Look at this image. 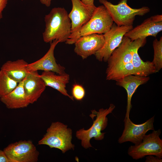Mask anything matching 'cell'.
<instances>
[{"label": "cell", "instance_id": "cell-12", "mask_svg": "<svg viewBox=\"0 0 162 162\" xmlns=\"http://www.w3.org/2000/svg\"><path fill=\"white\" fill-rule=\"evenodd\" d=\"M162 30V15L152 16L127 32L124 36L132 41L139 38H146L149 36L156 37Z\"/></svg>", "mask_w": 162, "mask_h": 162}, {"label": "cell", "instance_id": "cell-25", "mask_svg": "<svg viewBox=\"0 0 162 162\" xmlns=\"http://www.w3.org/2000/svg\"><path fill=\"white\" fill-rule=\"evenodd\" d=\"M8 0H0V20L2 18V12L6 7Z\"/></svg>", "mask_w": 162, "mask_h": 162}, {"label": "cell", "instance_id": "cell-1", "mask_svg": "<svg viewBox=\"0 0 162 162\" xmlns=\"http://www.w3.org/2000/svg\"><path fill=\"white\" fill-rule=\"evenodd\" d=\"M68 14L64 8L55 7L45 15V28L42 34L44 41L50 43L54 40L65 42L71 34V24Z\"/></svg>", "mask_w": 162, "mask_h": 162}, {"label": "cell", "instance_id": "cell-17", "mask_svg": "<svg viewBox=\"0 0 162 162\" xmlns=\"http://www.w3.org/2000/svg\"><path fill=\"white\" fill-rule=\"evenodd\" d=\"M40 75L46 86L52 88L74 100L73 97L68 94L66 89V85L70 80L69 74L65 73L57 74L52 71H44Z\"/></svg>", "mask_w": 162, "mask_h": 162}, {"label": "cell", "instance_id": "cell-3", "mask_svg": "<svg viewBox=\"0 0 162 162\" xmlns=\"http://www.w3.org/2000/svg\"><path fill=\"white\" fill-rule=\"evenodd\" d=\"M115 106L112 104H110L108 108L100 109L98 111L95 110H91L92 114L90 116H96L93 120L92 125L89 129L85 130L84 128L77 130L76 136L77 138L81 141L82 146L85 149L92 147L90 140L92 138L95 140H100L104 139L105 133H102L108 124L107 116L112 112L115 109Z\"/></svg>", "mask_w": 162, "mask_h": 162}, {"label": "cell", "instance_id": "cell-4", "mask_svg": "<svg viewBox=\"0 0 162 162\" xmlns=\"http://www.w3.org/2000/svg\"><path fill=\"white\" fill-rule=\"evenodd\" d=\"M114 22L108 10L103 5L96 7L90 20L71 39L65 43L74 44L80 37L92 34H104L111 28Z\"/></svg>", "mask_w": 162, "mask_h": 162}, {"label": "cell", "instance_id": "cell-15", "mask_svg": "<svg viewBox=\"0 0 162 162\" xmlns=\"http://www.w3.org/2000/svg\"><path fill=\"white\" fill-rule=\"evenodd\" d=\"M46 86L38 71L29 72L25 78L23 88L25 95L30 104H33L38 100Z\"/></svg>", "mask_w": 162, "mask_h": 162}, {"label": "cell", "instance_id": "cell-28", "mask_svg": "<svg viewBox=\"0 0 162 162\" xmlns=\"http://www.w3.org/2000/svg\"><path fill=\"white\" fill-rule=\"evenodd\" d=\"M52 0H40V2L42 4L47 7L50 6Z\"/></svg>", "mask_w": 162, "mask_h": 162}, {"label": "cell", "instance_id": "cell-14", "mask_svg": "<svg viewBox=\"0 0 162 162\" xmlns=\"http://www.w3.org/2000/svg\"><path fill=\"white\" fill-rule=\"evenodd\" d=\"M59 43V41L56 40L51 42L48 50L42 57L35 62L28 64L27 69L28 71L42 70L52 71L58 74L65 73V68L56 62L54 55L55 47Z\"/></svg>", "mask_w": 162, "mask_h": 162}, {"label": "cell", "instance_id": "cell-23", "mask_svg": "<svg viewBox=\"0 0 162 162\" xmlns=\"http://www.w3.org/2000/svg\"><path fill=\"white\" fill-rule=\"evenodd\" d=\"M72 93L73 98L78 100H81L84 98L85 91L83 87L78 84H75L73 86Z\"/></svg>", "mask_w": 162, "mask_h": 162}, {"label": "cell", "instance_id": "cell-13", "mask_svg": "<svg viewBox=\"0 0 162 162\" xmlns=\"http://www.w3.org/2000/svg\"><path fill=\"white\" fill-rule=\"evenodd\" d=\"M105 43L103 34H92L80 37L75 43L74 51L83 59L94 55Z\"/></svg>", "mask_w": 162, "mask_h": 162}, {"label": "cell", "instance_id": "cell-18", "mask_svg": "<svg viewBox=\"0 0 162 162\" xmlns=\"http://www.w3.org/2000/svg\"><path fill=\"white\" fill-rule=\"evenodd\" d=\"M25 78L19 82L16 88L11 92L0 98L1 101L8 109L24 108L30 104L25 95L23 88Z\"/></svg>", "mask_w": 162, "mask_h": 162}, {"label": "cell", "instance_id": "cell-26", "mask_svg": "<svg viewBox=\"0 0 162 162\" xmlns=\"http://www.w3.org/2000/svg\"><path fill=\"white\" fill-rule=\"evenodd\" d=\"M0 162H12L6 155L4 151L0 150Z\"/></svg>", "mask_w": 162, "mask_h": 162}, {"label": "cell", "instance_id": "cell-24", "mask_svg": "<svg viewBox=\"0 0 162 162\" xmlns=\"http://www.w3.org/2000/svg\"><path fill=\"white\" fill-rule=\"evenodd\" d=\"M146 162H162V158L150 155L147 156L146 157Z\"/></svg>", "mask_w": 162, "mask_h": 162}, {"label": "cell", "instance_id": "cell-7", "mask_svg": "<svg viewBox=\"0 0 162 162\" xmlns=\"http://www.w3.org/2000/svg\"><path fill=\"white\" fill-rule=\"evenodd\" d=\"M161 133V130L159 129L146 134L140 143L129 147L128 154L135 160L150 155L162 158V140L159 137Z\"/></svg>", "mask_w": 162, "mask_h": 162}, {"label": "cell", "instance_id": "cell-6", "mask_svg": "<svg viewBox=\"0 0 162 162\" xmlns=\"http://www.w3.org/2000/svg\"><path fill=\"white\" fill-rule=\"evenodd\" d=\"M146 38H139L132 41L124 36L120 45L112 52L108 59L106 75L128 63L132 62L135 48L140 44H145Z\"/></svg>", "mask_w": 162, "mask_h": 162}, {"label": "cell", "instance_id": "cell-8", "mask_svg": "<svg viewBox=\"0 0 162 162\" xmlns=\"http://www.w3.org/2000/svg\"><path fill=\"white\" fill-rule=\"evenodd\" d=\"M133 28L132 25L119 26L114 22L110 29L103 34L104 44L94 55L96 59L107 62L112 52L121 43L125 34Z\"/></svg>", "mask_w": 162, "mask_h": 162}, {"label": "cell", "instance_id": "cell-20", "mask_svg": "<svg viewBox=\"0 0 162 162\" xmlns=\"http://www.w3.org/2000/svg\"><path fill=\"white\" fill-rule=\"evenodd\" d=\"M144 45L143 44H140L135 48L132 62L139 76H146L157 72L152 62L150 61H143L138 53V50L139 48L143 46Z\"/></svg>", "mask_w": 162, "mask_h": 162}, {"label": "cell", "instance_id": "cell-19", "mask_svg": "<svg viewBox=\"0 0 162 162\" xmlns=\"http://www.w3.org/2000/svg\"><path fill=\"white\" fill-rule=\"evenodd\" d=\"M28 63L23 59L16 61H8L4 63L1 68L12 79L18 83L28 75L30 72L27 69Z\"/></svg>", "mask_w": 162, "mask_h": 162}, {"label": "cell", "instance_id": "cell-10", "mask_svg": "<svg viewBox=\"0 0 162 162\" xmlns=\"http://www.w3.org/2000/svg\"><path fill=\"white\" fill-rule=\"evenodd\" d=\"M154 116L140 124L133 123L129 118H124V128L118 142L122 143L130 142L135 145H138L142 141L146 133L149 130H154Z\"/></svg>", "mask_w": 162, "mask_h": 162}, {"label": "cell", "instance_id": "cell-5", "mask_svg": "<svg viewBox=\"0 0 162 162\" xmlns=\"http://www.w3.org/2000/svg\"><path fill=\"white\" fill-rule=\"evenodd\" d=\"M99 1L106 8L114 22L119 26L132 25L136 16H143L150 11L146 6L139 8H131L128 5L127 0H121L116 4L107 0Z\"/></svg>", "mask_w": 162, "mask_h": 162}, {"label": "cell", "instance_id": "cell-21", "mask_svg": "<svg viewBox=\"0 0 162 162\" xmlns=\"http://www.w3.org/2000/svg\"><path fill=\"white\" fill-rule=\"evenodd\" d=\"M18 82L10 78L4 70H0V98L11 92Z\"/></svg>", "mask_w": 162, "mask_h": 162}, {"label": "cell", "instance_id": "cell-11", "mask_svg": "<svg viewBox=\"0 0 162 162\" xmlns=\"http://www.w3.org/2000/svg\"><path fill=\"white\" fill-rule=\"evenodd\" d=\"M71 1L72 8L68 15L71 22V34L68 40L72 39L90 20L96 7L87 6L80 0Z\"/></svg>", "mask_w": 162, "mask_h": 162}, {"label": "cell", "instance_id": "cell-22", "mask_svg": "<svg viewBox=\"0 0 162 162\" xmlns=\"http://www.w3.org/2000/svg\"><path fill=\"white\" fill-rule=\"evenodd\" d=\"M154 51V58L152 62L156 72H158L162 68V37L159 40L155 39L153 41Z\"/></svg>", "mask_w": 162, "mask_h": 162}, {"label": "cell", "instance_id": "cell-16", "mask_svg": "<svg viewBox=\"0 0 162 162\" xmlns=\"http://www.w3.org/2000/svg\"><path fill=\"white\" fill-rule=\"evenodd\" d=\"M150 79L148 76L130 75L115 80L116 84L124 88L127 92V106L125 118H129V114L132 106V97L137 88L146 83Z\"/></svg>", "mask_w": 162, "mask_h": 162}, {"label": "cell", "instance_id": "cell-27", "mask_svg": "<svg viewBox=\"0 0 162 162\" xmlns=\"http://www.w3.org/2000/svg\"><path fill=\"white\" fill-rule=\"evenodd\" d=\"M81 1L84 4L88 6L92 7H96L94 4V0H81Z\"/></svg>", "mask_w": 162, "mask_h": 162}, {"label": "cell", "instance_id": "cell-9", "mask_svg": "<svg viewBox=\"0 0 162 162\" xmlns=\"http://www.w3.org/2000/svg\"><path fill=\"white\" fill-rule=\"evenodd\" d=\"M3 151L12 162H36L39 154L30 140H22L10 144Z\"/></svg>", "mask_w": 162, "mask_h": 162}, {"label": "cell", "instance_id": "cell-2", "mask_svg": "<svg viewBox=\"0 0 162 162\" xmlns=\"http://www.w3.org/2000/svg\"><path fill=\"white\" fill-rule=\"evenodd\" d=\"M72 129L67 125L59 122H53L38 142V144L58 149L64 153L70 150H74L75 146L72 143Z\"/></svg>", "mask_w": 162, "mask_h": 162}]
</instances>
